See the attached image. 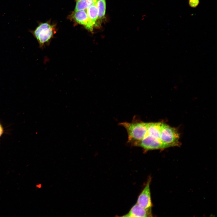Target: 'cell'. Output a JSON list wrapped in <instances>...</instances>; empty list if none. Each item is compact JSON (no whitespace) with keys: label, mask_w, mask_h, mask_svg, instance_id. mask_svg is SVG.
<instances>
[{"label":"cell","mask_w":217,"mask_h":217,"mask_svg":"<svg viewBox=\"0 0 217 217\" xmlns=\"http://www.w3.org/2000/svg\"><path fill=\"white\" fill-rule=\"evenodd\" d=\"M119 124L124 127L127 131L128 142L134 146L144 138L147 133V122L140 121L125 122Z\"/></svg>","instance_id":"1"},{"label":"cell","mask_w":217,"mask_h":217,"mask_svg":"<svg viewBox=\"0 0 217 217\" xmlns=\"http://www.w3.org/2000/svg\"><path fill=\"white\" fill-rule=\"evenodd\" d=\"M126 217H152V212L147 210L137 203L134 204L127 214L122 216Z\"/></svg>","instance_id":"6"},{"label":"cell","mask_w":217,"mask_h":217,"mask_svg":"<svg viewBox=\"0 0 217 217\" xmlns=\"http://www.w3.org/2000/svg\"><path fill=\"white\" fill-rule=\"evenodd\" d=\"M38 41L39 47L43 48L48 44L55 33L54 27L48 23L39 24L34 30H30Z\"/></svg>","instance_id":"2"},{"label":"cell","mask_w":217,"mask_h":217,"mask_svg":"<svg viewBox=\"0 0 217 217\" xmlns=\"http://www.w3.org/2000/svg\"><path fill=\"white\" fill-rule=\"evenodd\" d=\"M3 130L2 127L0 124V137L1 136L3 133Z\"/></svg>","instance_id":"12"},{"label":"cell","mask_w":217,"mask_h":217,"mask_svg":"<svg viewBox=\"0 0 217 217\" xmlns=\"http://www.w3.org/2000/svg\"><path fill=\"white\" fill-rule=\"evenodd\" d=\"M199 3V0H190L189 3L190 5L193 7L197 6Z\"/></svg>","instance_id":"11"},{"label":"cell","mask_w":217,"mask_h":217,"mask_svg":"<svg viewBox=\"0 0 217 217\" xmlns=\"http://www.w3.org/2000/svg\"><path fill=\"white\" fill-rule=\"evenodd\" d=\"M97 5L98 16L94 27H99L101 26L105 17L106 9V0H98Z\"/></svg>","instance_id":"9"},{"label":"cell","mask_w":217,"mask_h":217,"mask_svg":"<svg viewBox=\"0 0 217 217\" xmlns=\"http://www.w3.org/2000/svg\"><path fill=\"white\" fill-rule=\"evenodd\" d=\"M71 17L77 23L83 25L87 30L89 27V20L86 10L74 11Z\"/></svg>","instance_id":"7"},{"label":"cell","mask_w":217,"mask_h":217,"mask_svg":"<svg viewBox=\"0 0 217 217\" xmlns=\"http://www.w3.org/2000/svg\"><path fill=\"white\" fill-rule=\"evenodd\" d=\"M135 146L141 147L145 151L163 149L162 145L159 140L147 134L144 138Z\"/></svg>","instance_id":"5"},{"label":"cell","mask_w":217,"mask_h":217,"mask_svg":"<svg viewBox=\"0 0 217 217\" xmlns=\"http://www.w3.org/2000/svg\"><path fill=\"white\" fill-rule=\"evenodd\" d=\"M151 178H148L146 184L138 197L137 203L144 209L152 211L151 201L150 185Z\"/></svg>","instance_id":"4"},{"label":"cell","mask_w":217,"mask_h":217,"mask_svg":"<svg viewBox=\"0 0 217 217\" xmlns=\"http://www.w3.org/2000/svg\"><path fill=\"white\" fill-rule=\"evenodd\" d=\"M89 20L88 30L92 32L93 27L98 19V11L97 4L93 5L86 9Z\"/></svg>","instance_id":"8"},{"label":"cell","mask_w":217,"mask_h":217,"mask_svg":"<svg viewBox=\"0 0 217 217\" xmlns=\"http://www.w3.org/2000/svg\"><path fill=\"white\" fill-rule=\"evenodd\" d=\"M98 0H76L74 11L86 10L90 6L96 4Z\"/></svg>","instance_id":"10"},{"label":"cell","mask_w":217,"mask_h":217,"mask_svg":"<svg viewBox=\"0 0 217 217\" xmlns=\"http://www.w3.org/2000/svg\"><path fill=\"white\" fill-rule=\"evenodd\" d=\"M179 138L178 133L175 128L163 123L160 137L163 149L179 146Z\"/></svg>","instance_id":"3"}]
</instances>
